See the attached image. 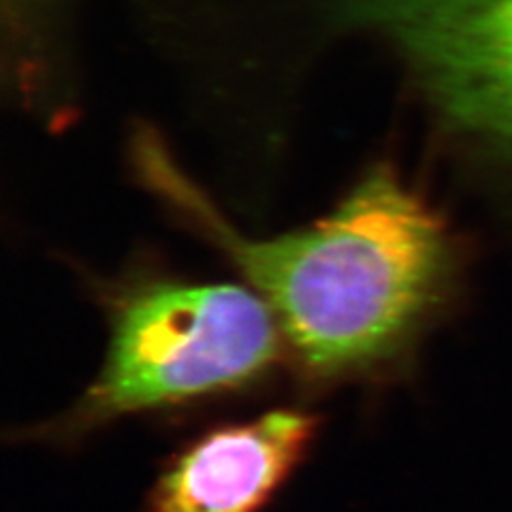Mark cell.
Here are the masks:
<instances>
[{
	"instance_id": "cell-5",
	"label": "cell",
	"mask_w": 512,
	"mask_h": 512,
	"mask_svg": "<svg viewBox=\"0 0 512 512\" xmlns=\"http://www.w3.org/2000/svg\"><path fill=\"white\" fill-rule=\"evenodd\" d=\"M7 3H15V7H20V9H24L28 3H32V0H7Z\"/></svg>"
},
{
	"instance_id": "cell-2",
	"label": "cell",
	"mask_w": 512,
	"mask_h": 512,
	"mask_svg": "<svg viewBox=\"0 0 512 512\" xmlns=\"http://www.w3.org/2000/svg\"><path fill=\"white\" fill-rule=\"evenodd\" d=\"M107 325L103 365L88 389L22 438L71 446L126 416L252 389L284 350L274 312L248 284H128L107 299Z\"/></svg>"
},
{
	"instance_id": "cell-4",
	"label": "cell",
	"mask_w": 512,
	"mask_h": 512,
	"mask_svg": "<svg viewBox=\"0 0 512 512\" xmlns=\"http://www.w3.org/2000/svg\"><path fill=\"white\" fill-rule=\"evenodd\" d=\"M318 416L276 408L190 440L158 474L143 512H259L306 457Z\"/></svg>"
},
{
	"instance_id": "cell-1",
	"label": "cell",
	"mask_w": 512,
	"mask_h": 512,
	"mask_svg": "<svg viewBox=\"0 0 512 512\" xmlns=\"http://www.w3.org/2000/svg\"><path fill=\"white\" fill-rule=\"evenodd\" d=\"M128 154L137 182L263 297L308 387L406 372L453 299L455 239L391 163L367 169L310 227L254 237L218 210L152 128H137Z\"/></svg>"
},
{
	"instance_id": "cell-3",
	"label": "cell",
	"mask_w": 512,
	"mask_h": 512,
	"mask_svg": "<svg viewBox=\"0 0 512 512\" xmlns=\"http://www.w3.org/2000/svg\"><path fill=\"white\" fill-rule=\"evenodd\" d=\"M402 64L440 131L512 173V0H325Z\"/></svg>"
}]
</instances>
